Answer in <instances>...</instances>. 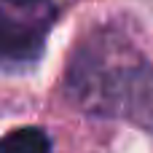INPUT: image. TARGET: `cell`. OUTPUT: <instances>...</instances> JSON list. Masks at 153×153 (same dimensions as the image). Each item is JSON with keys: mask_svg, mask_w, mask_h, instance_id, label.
Here are the masks:
<instances>
[{"mask_svg": "<svg viewBox=\"0 0 153 153\" xmlns=\"http://www.w3.org/2000/svg\"><path fill=\"white\" fill-rule=\"evenodd\" d=\"M67 100L105 118H129L153 129V65L118 32H94L67 59Z\"/></svg>", "mask_w": 153, "mask_h": 153, "instance_id": "obj_1", "label": "cell"}, {"mask_svg": "<svg viewBox=\"0 0 153 153\" xmlns=\"http://www.w3.org/2000/svg\"><path fill=\"white\" fill-rule=\"evenodd\" d=\"M56 16L54 0H0V70L24 73L35 67Z\"/></svg>", "mask_w": 153, "mask_h": 153, "instance_id": "obj_2", "label": "cell"}, {"mask_svg": "<svg viewBox=\"0 0 153 153\" xmlns=\"http://www.w3.org/2000/svg\"><path fill=\"white\" fill-rule=\"evenodd\" d=\"M0 153H51V137L40 126H22L0 137Z\"/></svg>", "mask_w": 153, "mask_h": 153, "instance_id": "obj_3", "label": "cell"}]
</instances>
